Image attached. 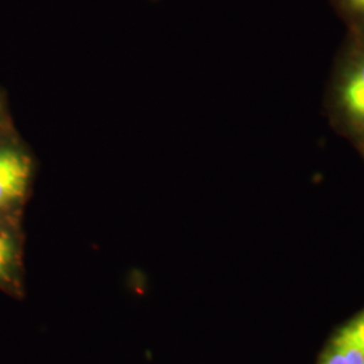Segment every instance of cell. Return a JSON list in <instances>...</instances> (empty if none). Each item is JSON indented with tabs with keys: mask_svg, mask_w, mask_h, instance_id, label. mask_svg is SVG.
Wrapping results in <instances>:
<instances>
[{
	"mask_svg": "<svg viewBox=\"0 0 364 364\" xmlns=\"http://www.w3.org/2000/svg\"><path fill=\"white\" fill-rule=\"evenodd\" d=\"M350 26V34L364 39V0H333Z\"/></svg>",
	"mask_w": 364,
	"mask_h": 364,
	"instance_id": "cell-4",
	"label": "cell"
},
{
	"mask_svg": "<svg viewBox=\"0 0 364 364\" xmlns=\"http://www.w3.org/2000/svg\"><path fill=\"white\" fill-rule=\"evenodd\" d=\"M326 109L331 124L364 158V39L350 34L333 69Z\"/></svg>",
	"mask_w": 364,
	"mask_h": 364,
	"instance_id": "cell-1",
	"label": "cell"
},
{
	"mask_svg": "<svg viewBox=\"0 0 364 364\" xmlns=\"http://www.w3.org/2000/svg\"><path fill=\"white\" fill-rule=\"evenodd\" d=\"M314 364H364V305L331 333Z\"/></svg>",
	"mask_w": 364,
	"mask_h": 364,
	"instance_id": "cell-2",
	"label": "cell"
},
{
	"mask_svg": "<svg viewBox=\"0 0 364 364\" xmlns=\"http://www.w3.org/2000/svg\"><path fill=\"white\" fill-rule=\"evenodd\" d=\"M15 267V243L13 236L0 225V282H9Z\"/></svg>",
	"mask_w": 364,
	"mask_h": 364,
	"instance_id": "cell-5",
	"label": "cell"
},
{
	"mask_svg": "<svg viewBox=\"0 0 364 364\" xmlns=\"http://www.w3.org/2000/svg\"><path fill=\"white\" fill-rule=\"evenodd\" d=\"M30 162L11 149H0V208L19 201L26 192Z\"/></svg>",
	"mask_w": 364,
	"mask_h": 364,
	"instance_id": "cell-3",
	"label": "cell"
}]
</instances>
